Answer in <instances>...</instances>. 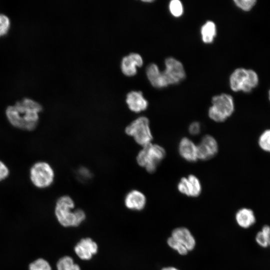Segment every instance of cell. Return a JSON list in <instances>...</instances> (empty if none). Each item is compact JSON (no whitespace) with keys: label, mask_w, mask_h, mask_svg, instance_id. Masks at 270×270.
<instances>
[{"label":"cell","mask_w":270,"mask_h":270,"mask_svg":"<svg viewBox=\"0 0 270 270\" xmlns=\"http://www.w3.org/2000/svg\"><path fill=\"white\" fill-rule=\"evenodd\" d=\"M74 202L68 196L60 197L56 201L55 214L60 224L64 227H76L86 219V214L81 209L74 210Z\"/></svg>","instance_id":"2"},{"label":"cell","mask_w":270,"mask_h":270,"mask_svg":"<svg viewBox=\"0 0 270 270\" xmlns=\"http://www.w3.org/2000/svg\"><path fill=\"white\" fill-rule=\"evenodd\" d=\"M268 96H269V99L270 100V90H269V92H268Z\"/></svg>","instance_id":"33"},{"label":"cell","mask_w":270,"mask_h":270,"mask_svg":"<svg viewBox=\"0 0 270 270\" xmlns=\"http://www.w3.org/2000/svg\"><path fill=\"white\" fill-rule=\"evenodd\" d=\"M166 156L164 148L150 143L142 147L136 156L137 163L150 173L155 172L160 163Z\"/></svg>","instance_id":"3"},{"label":"cell","mask_w":270,"mask_h":270,"mask_svg":"<svg viewBox=\"0 0 270 270\" xmlns=\"http://www.w3.org/2000/svg\"><path fill=\"white\" fill-rule=\"evenodd\" d=\"M212 105L208 109L210 118L218 122H223L234 112V109L232 97L226 94L217 95L212 98Z\"/></svg>","instance_id":"4"},{"label":"cell","mask_w":270,"mask_h":270,"mask_svg":"<svg viewBox=\"0 0 270 270\" xmlns=\"http://www.w3.org/2000/svg\"><path fill=\"white\" fill-rule=\"evenodd\" d=\"M54 178L53 168L46 162H37L30 168V180L38 188H44L50 186L52 184Z\"/></svg>","instance_id":"7"},{"label":"cell","mask_w":270,"mask_h":270,"mask_svg":"<svg viewBox=\"0 0 270 270\" xmlns=\"http://www.w3.org/2000/svg\"><path fill=\"white\" fill-rule=\"evenodd\" d=\"M9 170L7 166L0 160V182L6 179L8 176Z\"/></svg>","instance_id":"30"},{"label":"cell","mask_w":270,"mask_h":270,"mask_svg":"<svg viewBox=\"0 0 270 270\" xmlns=\"http://www.w3.org/2000/svg\"><path fill=\"white\" fill-rule=\"evenodd\" d=\"M98 246L90 238H82L76 244L74 250L76 256L81 260H90L98 251Z\"/></svg>","instance_id":"11"},{"label":"cell","mask_w":270,"mask_h":270,"mask_svg":"<svg viewBox=\"0 0 270 270\" xmlns=\"http://www.w3.org/2000/svg\"><path fill=\"white\" fill-rule=\"evenodd\" d=\"M56 268L57 270H81L80 266L69 256H63L58 260Z\"/></svg>","instance_id":"20"},{"label":"cell","mask_w":270,"mask_h":270,"mask_svg":"<svg viewBox=\"0 0 270 270\" xmlns=\"http://www.w3.org/2000/svg\"><path fill=\"white\" fill-rule=\"evenodd\" d=\"M236 218L238 224L243 228H248L256 221L252 210L248 208H242L236 214Z\"/></svg>","instance_id":"17"},{"label":"cell","mask_w":270,"mask_h":270,"mask_svg":"<svg viewBox=\"0 0 270 270\" xmlns=\"http://www.w3.org/2000/svg\"><path fill=\"white\" fill-rule=\"evenodd\" d=\"M126 133L132 136L135 142L142 147L150 144L153 136L150 126L148 119L144 116H140L125 128Z\"/></svg>","instance_id":"6"},{"label":"cell","mask_w":270,"mask_h":270,"mask_svg":"<svg viewBox=\"0 0 270 270\" xmlns=\"http://www.w3.org/2000/svg\"><path fill=\"white\" fill-rule=\"evenodd\" d=\"M142 64L143 60L140 55L132 52L122 58L121 69L125 75L132 76L136 73V66H141Z\"/></svg>","instance_id":"12"},{"label":"cell","mask_w":270,"mask_h":270,"mask_svg":"<svg viewBox=\"0 0 270 270\" xmlns=\"http://www.w3.org/2000/svg\"><path fill=\"white\" fill-rule=\"evenodd\" d=\"M258 243L262 247L270 246V227L265 226L262 230L258 232L256 236Z\"/></svg>","instance_id":"21"},{"label":"cell","mask_w":270,"mask_h":270,"mask_svg":"<svg viewBox=\"0 0 270 270\" xmlns=\"http://www.w3.org/2000/svg\"><path fill=\"white\" fill-rule=\"evenodd\" d=\"M147 77L152 85L156 88H162L160 72L155 64H150L146 70Z\"/></svg>","instance_id":"18"},{"label":"cell","mask_w":270,"mask_h":270,"mask_svg":"<svg viewBox=\"0 0 270 270\" xmlns=\"http://www.w3.org/2000/svg\"><path fill=\"white\" fill-rule=\"evenodd\" d=\"M144 2H152V0H144Z\"/></svg>","instance_id":"32"},{"label":"cell","mask_w":270,"mask_h":270,"mask_svg":"<svg viewBox=\"0 0 270 270\" xmlns=\"http://www.w3.org/2000/svg\"><path fill=\"white\" fill-rule=\"evenodd\" d=\"M258 78L256 73L252 70L238 68L230 76V84L234 92H250L258 84Z\"/></svg>","instance_id":"5"},{"label":"cell","mask_w":270,"mask_h":270,"mask_svg":"<svg viewBox=\"0 0 270 270\" xmlns=\"http://www.w3.org/2000/svg\"><path fill=\"white\" fill-rule=\"evenodd\" d=\"M169 8L172 14L175 17H179L183 13V6L180 1L172 0L169 4Z\"/></svg>","instance_id":"26"},{"label":"cell","mask_w":270,"mask_h":270,"mask_svg":"<svg viewBox=\"0 0 270 270\" xmlns=\"http://www.w3.org/2000/svg\"><path fill=\"white\" fill-rule=\"evenodd\" d=\"M146 202L144 194L136 190L130 191L126 196L124 200L126 206L133 210H141L144 209Z\"/></svg>","instance_id":"15"},{"label":"cell","mask_w":270,"mask_h":270,"mask_svg":"<svg viewBox=\"0 0 270 270\" xmlns=\"http://www.w3.org/2000/svg\"><path fill=\"white\" fill-rule=\"evenodd\" d=\"M180 156L186 160L194 162L198 160L197 146L190 138L184 137L182 138L178 146Z\"/></svg>","instance_id":"14"},{"label":"cell","mask_w":270,"mask_h":270,"mask_svg":"<svg viewBox=\"0 0 270 270\" xmlns=\"http://www.w3.org/2000/svg\"><path fill=\"white\" fill-rule=\"evenodd\" d=\"M42 110V107L40 103L25 98L14 105L8 106L6 110V116L9 122L14 127L30 131L38 126L39 114Z\"/></svg>","instance_id":"1"},{"label":"cell","mask_w":270,"mask_h":270,"mask_svg":"<svg viewBox=\"0 0 270 270\" xmlns=\"http://www.w3.org/2000/svg\"><path fill=\"white\" fill-rule=\"evenodd\" d=\"M202 41L206 44L212 43L216 34V26L212 21L206 22L201 28Z\"/></svg>","instance_id":"19"},{"label":"cell","mask_w":270,"mask_h":270,"mask_svg":"<svg viewBox=\"0 0 270 270\" xmlns=\"http://www.w3.org/2000/svg\"><path fill=\"white\" fill-rule=\"evenodd\" d=\"M29 270H52L49 262L42 258H38L29 266Z\"/></svg>","instance_id":"23"},{"label":"cell","mask_w":270,"mask_h":270,"mask_svg":"<svg viewBox=\"0 0 270 270\" xmlns=\"http://www.w3.org/2000/svg\"><path fill=\"white\" fill-rule=\"evenodd\" d=\"M167 242L168 245L171 248L175 250H176L177 252L181 255H186L188 252V250L184 246L174 240L172 236L170 237L168 239Z\"/></svg>","instance_id":"24"},{"label":"cell","mask_w":270,"mask_h":270,"mask_svg":"<svg viewBox=\"0 0 270 270\" xmlns=\"http://www.w3.org/2000/svg\"><path fill=\"white\" fill-rule=\"evenodd\" d=\"M164 63L166 69L160 72L162 88L178 84L185 78V71L180 61L173 58H168Z\"/></svg>","instance_id":"8"},{"label":"cell","mask_w":270,"mask_h":270,"mask_svg":"<svg viewBox=\"0 0 270 270\" xmlns=\"http://www.w3.org/2000/svg\"><path fill=\"white\" fill-rule=\"evenodd\" d=\"M200 124L196 122H192L188 127L190 134L193 136L198 135L200 132Z\"/></svg>","instance_id":"29"},{"label":"cell","mask_w":270,"mask_h":270,"mask_svg":"<svg viewBox=\"0 0 270 270\" xmlns=\"http://www.w3.org/2000/svg\"><path fill=\"white\" fill-rule=\"evenodd\" d=\"M218 149L216 140L212 136L206 135L197 145L198 158L202 160H210L216 155Z\"/></svg>","instance_id":"9"},{"label":"cell","mask_w":270,"mask_h":270,"mask_svg":"<svg viewBox=\"0 0 270 270\" xmlns=\"http://www.w3.org/2000/svg\"><path fill=\"white\" fill-rule=\"evenodd\" d=\"M77 176L80 180L87 181L92 178V174L90 171L86 168H80L77 172Z\"/></svg>","instance_id":"28"},{"label":"cell","mask_w":270,"mask_h":270,"mask_svg":"<svg viewBox=\"0 0 270 270\" xmlns=\"http://www.w3.org/2000/svg\"><path fill=\"white\" fill-rule=\"evenodd\" d=\"M162 270H178L174 267L168 266V267L164 268Z\"/></svg>","instance_id":"31"},{"label":"cell","mask_w":270,"mask_h":270,"mask_svg":"<svg viewBox=\"0 0 270 270\" xmlns=\"http://www.w3.org/2000/svg\"><path fill=\"white\" fill-rule=\"evenodd\" d=\"M171 236L184 246L190 251L192 250L196 246V240L190 232L184 227L174 229Z\"/></svg>","instance_id":"16"},{"label":"cell","mask_w":270,"mask_h":270,"mask_svg":"<svg viewBox=\"0 0 270 270\" xmlns=\"http://www.w3.org/2000/svg\"><path fill=\"white\" fill-rule=\"evenodd\" d=\"M181 194L188 196H198L202 192V184L199 179L193 174L182 178L177 186Z\"/></svg>","instance_id":"10"},{"label":"cell","mask_w":270,"mask_h":270,"mask_svg":"<svg viewBox=\"0 0 270 270\" xmlns=\"http://www.w3.org/2000/svg\"><path fill=\"white\" fill-rule=\"evenodd\" d=\"M235 4L240 8L244 11H248L255 5V0H234Z\"/></svg>","instance_id":"27"},{"label":"cell","mask_w":270,"mask_h":270,"mask_svg":"<svg viewBox=\"0 0 270 270\" xmlns=\"http://www.w3.org/2000/svg\"><path fill=\"white\" fill-rule=\"evenodd\" d=\"M10 26V21L8 17L0 13V37L6 35Z\"/></svg>","instance_id":"25"},{"label":"cell","mask_w":270,"mask_h":270,"mask_svg":"<svg viewBox=\"0 0 270 270\" xmlns=\"http://www.w3.org/2000/svg\"><path fill=\"white\" fill-rule=\"evenodd\" d=\"M126 102L129 109L134 112L145 110L148 106V102L140 91L129 92L126 98Z\"/></svg>","instance_id":"13"},{"label":"cell","mask_w":270,"mask_h":270,"mask_svg":"<svg viewBox=\"0 0 270 270\" xmlns=\"http://www.w3.org/2000/svg\"><path fill=\"white\" fill-rule=\"evenodd\" d=\"M260 148L264 152H270V129L264 130L258 140Z\"/></svg>","instance_id":"22"}]
</instances>
